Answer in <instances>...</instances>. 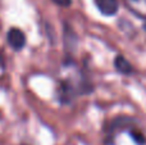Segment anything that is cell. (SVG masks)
Instances as JSON below:
<instances>
[{"label":"cell","instance_id":"obj_1","mask_svg":"<svg viewBox=\"0 0 146 145\" xmlns=\"http://www.w3.org/2000/svg\"><path fill=\"white\" fill-rule=\"evenodd\" d=\"M7 40H8V44L12 49L14 50H22L26 45V35L22 30L17 27H13L8 31L7 33Z\"/></svg>","mask_w":146,"mask_h":145},{"label":"cell","instance_id":"obj_2","mask_svg":"<svg viewBox=\"0 0 146 145\" xmlns=\"http://www.w3.org/2000/svg\"><path fill=\"white\" fill-rule=\"evenodd\" d=\"M95 5L101 14L106 17H111L118 13L119 3L118 0H95Z\"/></svg>","mask_w":146,"mask_h":145},{"label":"cell","instance_id":"obj_3","mask_svg":"<svg viewBox=\"0 0 146 145\" xmlns=\"http://www.w3.org/2000/svg\"><path fill=\"white\" fill-rule=\"evenodd\" d=\"M114 67H115L117 71L122 74H127V76H129V74L133 73V67H132V64L129 63L123 55H117L115 57V59H114Z\"/></svg>","mask_w":146,"mask_h":145},{"label":"cell","instance_id":"obj_4","mask_svg":"<svg viewBox=\"0 0 146 145\" xmlns=\"http://www.w3.org/2000/svg\"><path fill=\"white\" fill-rule=\"evenodd\" d=\"M77 36H76L74 31H72L69 28L68 25H66V28H64V43H66V48H76L77 46Z\"/></svg>","mask_w":146,"mask_h":145},{"label":"cell","instance_id":"obj_5","mask_svg":"<svg viewBox=\"0 0 146 145\" xmlns=\"http://www.w3.org/2000/svg\"><path fill=\"white\" fill-rule=\"evenodd\" d=\"M129 136H131L132 140H133L137 145H144L146 143L145 135L139 130H129Z\"/></svg>","mask_w":146,"mask_h":145},{"label":"cell","instance_id":"obj_6","mask_svg":"<svg viewBox=\"0 0 146 145\" xmlns=\"http://www.w3.org/2000/svg\"><path fill=\"white\" fill-rule=\"evenodd\" d=\"M51 1H53L54 4L59 5V7H64V8L72 5V0H51Z\"/></svg>","mask_w":146,"mask_h":145},{"label":"cell","instance_id":"obj_7","mask_svg":"<svg viewBox=\"0 0 146 145\" xmlns=\"http://www.w3.org/2000/svg\"><path fill=\"white\" fill-rule=\"evenodd\" d=\"M1 64H3V54L0 53V66H1Z\"/></svg>","mask_w":146,"mask_h":145},{"label":"cell","instance_id":"obj_8","mask_svg":"<svg viewBox=\"0 0 146 145\" xmlns=\"http://www.w3.org/2000/svg\"><path fill=\"white\" fill-rule=\"evenodd\" d=\"M145 28H146V25H145Z\"/></svg>","mask_w":146,"mask_h":145}]
</instances>
